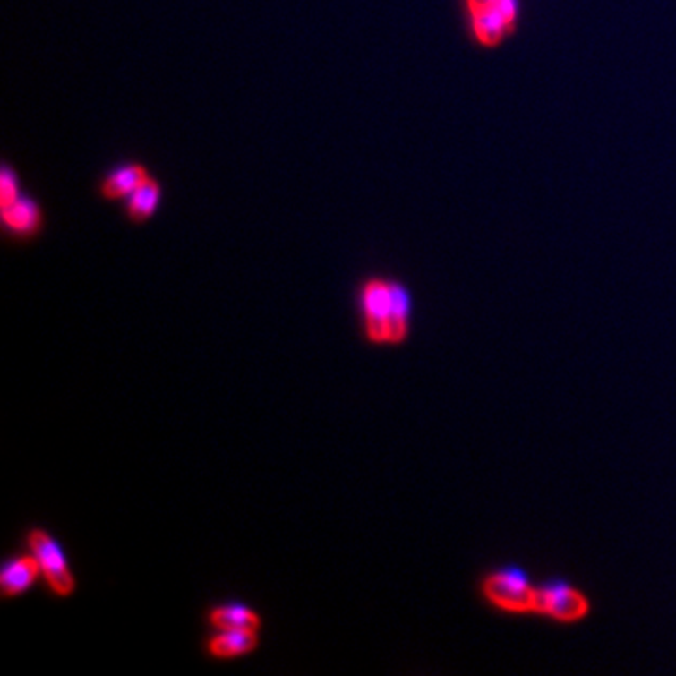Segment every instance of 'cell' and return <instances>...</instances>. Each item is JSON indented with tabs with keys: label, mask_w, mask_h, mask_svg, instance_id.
I'll list each match as a JSON object with an SVG mask.
<instances>
[{
	"label": "cell",
	"mask_w": 676,
	"mask_h": 676,
	"mask_svg": "<svg viewBox=\"0 0 676 676\" xmlns=\"http://www.w3.org/2000/svg\"><path fill=\"white\" fill-rule=\"evenodd\" d=\"M359 314L364 340L372 346H400L412 329V294L402 282L371 277L359 286Z\"/></svg>",
	"instance_id": "6da1fadb"
},
{
	"label": "cell",
	"mask_w": 676,
	"mask_h": 676,
	"mask_svg": "<svg viewBox=\"0 0 676 676\" xmlns=\"http://www.w3.org/2000/svg\"><path fill=\"white\" fill-rule=\"evenodd\" d=\"M535 586L526 569L509 564L483 575L479 592L496 611L526 616L535 609Z\"/></svg>",
	"instance_id": "7a4b0ae2"
},
{
	"label": "cell",
	"mask_w": 676,
	"mask_h": 676,
	"mask_svg": "<svg viewBox=\"0 0 676 676\" xmlns=\"http://www.w3.org/2000/svg\"><path fill=\"white\" fill-rule=\"evenodd\" d=\"M27 549L40 564L42 578L49 592L59 600L72 597L77 590V578L61 541L44 528H30L27 532Z\"/></svg>",
	"instance_id": "3957f363"
},
{
	"label": "cell",
	"mask_w": 676,
	"mask_h": 676,
	"mask_svg": "<svg viewBox=\"0 0 676 676\" xmlns=\"http://www.w3.org/2000/svg\"><path fill=\"white\" fill-rule=\"evenodd\" d=\"M592 612L590 597L564 578H549L535 586L534 614L545 616L558 624L583 622Z\"/></svg>",
	"instance_id": "277c9868"
},
{
	"label": "cell",
	"mask_w": 676,
	"mask_h": 676,
	"mask_svg": "<svg viewBox=\"0 0 676 676\" xmlns=\"http://www.w3.org/2000/svg\"><path fill=\"white\" fill-rule=\"evenodd\" d=\"M0 222L6 234L15 241H32L42 234L46 226L44 209L29 194L19 196L8 205L0 207Z\"/></svg>",
	"instance_id": "5b68a950"
},
{
	"label": "cell",
	"mask_w": 676,
	"mask_h": 676,
	"mask_svg": "<svg viewBox=\"0 0 676 676\" xmlns=\"http://www.w3.org/2000/svg\"><path fill=\"white\" fill-rule=\"evenodd\" d=\"M42 577L40 564L29 551L8 558L0 569V594L4 600H17L34 588L38 578Z\"/></svg>",
	"instance_id": "8992f818"
},
{
	"label": "cell",
	"mask_w": 676,
	"mask_h": 676,
	"mask_svg": "<svg viewBox=\"0 0 676 676\" xmlns=\"http://www.w3.org/2000/svg\"><path fill=\"white\" fill-rule=\"evenodd\" d=\"M258 646L260 629H218L207 639L205 652L217 662H231L254 654Z\"/></svg>",
	"instance_id": "52a82bcc"
},
{
	"label": "cell",
	"mask_w": 676,
	"mask_h": 676,
	"mask_svg": "<svg viewBox=\"0 0 676 676\" xmlns=\"http://www.w3.org/2000/svg\"><path fill=\"white\" fill-rule=\"evenodd\" d=\"M152 177L149 167L141 162H126L117 167H113L102 177L98 184V194L102 200L115 203L124 201L130 194H133L141 184H145Z\"/></svg>",
	"instance_id": "ba28073f"
},
{
	"label": "cell",
	"mask_w": 676,
	"mask_h": 676,
	"mask_svg": "<svg viewBox=\"0 0 676 676\" xmlns=\"http://www.w3.org/2000/svg\"><path fill=\"white\" fill-rule=\"evenodd\" d=\"M164 188L157 177H150L145 184L124 200V217L133 226H143L157 217L162 205Z\"/></svg>",
	"instance_id": "9c48e42d"
},
{
	"label": "cell",
	"mask_w": 676,
	"mask_h": 676,
	"mask_svg": "<svg viewBox=\"0 0 676 676\" xmlns=\"http://www.w3.org/2000/svg\"><path fill=\"white\" fill-rule=\"evenodd\" d=\"M207 624L212 631L218 629H260L263 626L261 614L246 603H220L207 612Z\"/></svg>",
	"instance_id": "30bf717a"
},
{
	"label": "cell",
	"mask_w": 676,
	"mask_h": 676,
	"mask_svg": "<svg viewBox=\"0 0 676 676\" xmlns=\"http://www.w3.org/2000/svg\"><path fill=\"white\" fill-rule=\"evenodd\" d=\"M474 15V30L477 40L485 46L500 44L501 38L509 30L506 19L501 17L494 8H487L472 13Z\"/></svg>",
	"instance_id": "8fae6325"
},
{
	"label": "cell",
	"mask_w": 676,
	"mask_h": 676,
	"mask_svg": "<svg viewBox=\"0 0 676 676\" xmlns=\"http://www.w3.org/2000/svg\"><path fill=\"white\" fill-rule=\"evenodd\" d=\"M23 194L21 183H19V173L17 169L4 162L3 169H0V207L12 203L19 196Z\"/></svg>",
	"instance_id": "7c38bea8"
},
{
	"label": "cell",
	"mask_w": 676,
	"mask_h": 676,
	"mask_svg": "<svg viewBox=\"0 0 676 676\" xmlns=\"http://www.w3.org/2000/svg\"><path fill=\"white\" fill-rule=\"evenodd\" d=\"M492 8L506 19V23L509 25V29L513 27L515 23V15H517V0H494Z\"/></svg>",
	"instance_id": "4fadbf2b"
},
{
	"label": "cell",
	"mask_w": 676,
	"mask_h": 676,
	"mask_svg": "<svg viewBox=\"0 0 676 676\" xmlns=\"http://www.w3.org/2000/svg\"><path fill=\"white\" fill-rule=\"evenodd\" d=\"M492 4H494V0H468V8L472 13L492 8Z\"/></svg>",
	"instance_id": "5bb4252c"
}]
</instances>
